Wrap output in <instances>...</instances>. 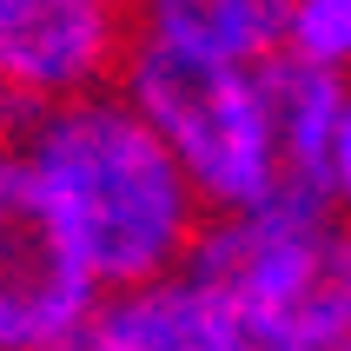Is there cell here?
Returning a JSON list of instances; mask_svg holds the SVG:
<instances>
[{
  "instance_id": "cell-1",
  "label": "cell",
  "mask_w": 351,
  "mask_h": 351,
  "mask_svg": "<svg viewBox=\"0 0 351 351\" xmlns=\"http://www.w3.org/2000/svg\"><path fill=\"white\" fill-rule=\"evenodd\" d=\"M20 159L99 298L186 272L206 206L119 86L40 113Z\"/></svg>"
},
{
  "instance_id": "cell-2",
  "label": "cell",
  "mask_w": 351,
  "mask_h": 351,
  "mask_svg": "<svg viewBox=\"0 0 351 351\" xmlns=\"http://www.w3.org/2000/svg\"><path fill=\"white\" fill-rule=\"evenodd\" d=\"M186 272L226 305L252 351L351 345V226L312 193L199 226Z\"/></svg>"
},
{
  "instance_id": "cell-3",
  "label": "cell",
  "mask_w": 351,
  "mask_h": 351,
  "mask_svg": "<svg viewBox=\"0 0 351 351\" xmlns=\"http://www.w3.org/2000/svg\"><path fill=\"white\" fill-rule=\"evenodd\" d=\"M113 86L159 133V146L173 153V166L199 193L206 219L252 213L272 193H285L258 66L252 73L245 66H206V60H179V53H159V47L133 40Z\"/></svg>"
},
{
  "instance_id": "cell-4",
  "label": "cell",
  "mask_w": 351,
  "mask_h": 351,
  "mask_svg": "<svg viewBox=\"0 0 351 351\" xmlns=\"http://www.w3.org/2000/svg\"><path fill=\"white\" fill-rule=\"evenodd\" d=\"M93 305L99 285L80 272L20 146H0V351H66Z\"/></svg>"
},
{
  "instance_id": "cell-5",
  "label": "cell",
  "mask_w": 351,
  "mask_h": 351,
  "mask_svg": "<svg viewBox=\"0 0 351 351\" xmlns=\"http://www.w3.org/2000/svg\"><path fill=\"white\" fill-rule=\"evenodd\" d=\"M133 47L119 0H0V99L53 113L106 93Z\"/></svg>"
},
{
  "instance_id": "cell-6",
  "label": "cell",
  "mask_w": 351,
  "mask_h": 351,
  "mask_svg": "<svg viewBox=\"0 0 351 351\" xmlns=\"http://www.w3.org/2000/svg\"><path fill=\"white\" fill-rule=\"evenodd\" d=\"M66 351H252L193 272L153 278L133 292H106L86 312Z\"/></svg>"
},
{
  "instance_id": "cell-7",
  "label": "cell",
  "mask_w": 351,
  "mask_h": 351,
  "mask_svg": "<svg viewBox=\"0 0 351 351\" xmlns=\"http://www.w3.org/2000/svg\"><path fill=\"white\" fill-rule=\"evenodd\" d=\"M139 47L206 66H265L285 53V0H126Z\"/></svg>"
},
{
  "instance_id": "cell-8",
  "label": "cell",
  "mask_w": 351,
  "mask_h": 351,
  "mask_svg": "<svg viewBox=\"0 0 351 351\" xmlns=\"http://www.w3.org/2000/svg\"><path fill=\"white\" fill-rule=\"evenodd\" d=\"M258 93H265V119H272V153H278V179L292 193L318 199V173H325V153H332V133L345 119L351 80L325 73L312 60L272 53L258 66Z\"/></svg>"
},
{
  "instance_id": "cell-9",
  "label": "cell",
  "mask_w": 351,
  "mask_h": 351,
  "mask_svg": "<svg viewBox=\"0 0 351 351\" xmlns=\"http://www.w3.org/2000/svg\"><path fill=\"white\" fill-rule=\"evenodd\" d=\"M285 53L351 80V0H285Z\"/></svg>"
},
{
  "instance_id": "cell-10",
  "label": "cell",
  "mask_w": 351,
  "mask_h": 351,
  "mask_svg": "<svg viewBox=\"0 0 351 351\" xmlns=\"http://www.w3.org/2000/svg\"><path fill=\"white\" fill-rule=\"evenodd\" d=\"M318 199H325V206L351 226V99H345V119H338V133H332L325 173H318Z\"/></svg>"
},
{
  "instance_id": "cell-11",
  "label": "cell",
  "mask_w": 351,
  "mask_h": 351,
  "mask_svg": "<svg viewBox=\"0 0 351 351\" xmlns=\"http://www.w3.org/2000/svg\"><path fill=\"white\" fill-rule=\"evenodd\" d=\"M119 7H126V0H119Z\"/></svg>"
}]
</instances>
